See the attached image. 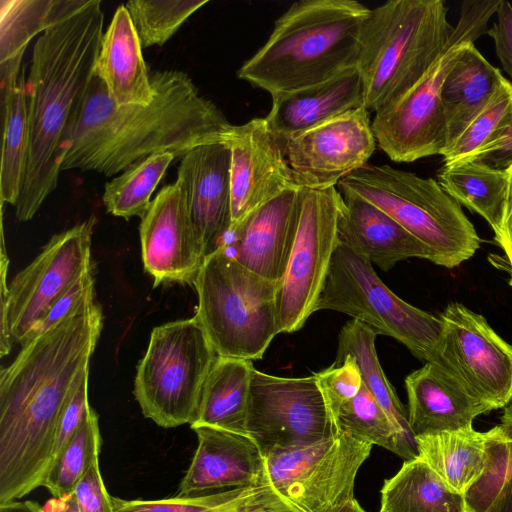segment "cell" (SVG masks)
I'll return each mask as SVG.
<instances>
[{"mask_svg": "<svg viewBox=\"0 0 512 512\" xmlns=\"http://www.w3.org/2000/svg\"><path fill=\"white\" fill-rule=\"evenodd\" d=\"M90 292L49 329L27 338L0 372V504L43 485L62 414L82 378L103 328Z\"/></svg>", "mask_w": 512, "mask_h": 512, "instance_id": "cell-1", "label": "cell"}, {"mask_svg": "<svg viewBox=\"0 0 512 512\" xmlns=\"http://www.w3.org/2000/svg\"><path fill=\"white\" fill-rule=\"evenodd\" d=\"M150 80L149 105L118 106L94 74L61 145V170L113 176L154 154L182 158L197 146L227 141L234 125L185 72L155 70Z\"/></svg>", "mask_w": 512, "mask_h": 512, "instance_id": "cell-2", "label": "cell"}, {"mask_svg": "<svg viewBox=\"0 0 512 512\" xmlns=\"http://www.w3.org/2000/svg\"><path fill=\"white\" fill-rule=\"evenodd\" d=\"M103 25L101 1L84 0L78 9L45 30L34 44L25 80L28 156L14 206L20 221L32 219L57 186L60 148L95 74Z\"/></svg>", "mask_w": 512, "mask_h": 512, "instance_id": "cell-3", "label": "cell"}, {"mask_svg": "<svg viewBox=\"0 0 512 512\" xmlns=\"http://www.w3.org/2000/svg\"><path fill=\"white\" fill-rule=\"evenodd\" d=\"M370 8L355 0H301L237 71L271 96L325 82L356 67Z\"/></svg>", "mask_w": 512, "mask_h": 512, "instance_id": "cell-4", "label": "cell"}, {"mask_svg": "<svg viewBox=\"0 0 512 512\" xmlns=\"http://www.w3.org/2000/svg\"><path fill=\"white\" fill-rule=\"evenodd\" d=\"M443 0H391L364 22L356 68L370 112L408 93L446 47L454 27Z\"/></svg>", "mask_w": 512, "mask_h": 512, "instance_id": "cell-5", "label": "cell"}, {"mask_svg": "<svg viewBox=\"0 0 512 512\" xmlns=\"http://www.w3.org/2000/svg\"><path fill=\"white\" fill-rule=\"evenodd\" d=\"M337 186L339 192L356 194L388 214L430 248L437 265L454 268L480 247L461 205L433 178L366 164Z\"/></svg>", "mask_w": 512, "mask_h": 512, "instance_id": "cell-6", "label": "cell"}, {"mask_svg": "<svg viewBox=\"0 0 512 512\" xmlns=\"http://www.w3.org/2000/svg\"><path fill=\"white\" fill-rule=\"evenodd\" d=\"M193 285L198 296L195 317L216 354L261 359L278 334L280 282L253 273L219 248L205 258Z\"/></svg>", "mask_w": 512, "mask_h": 512, "instance_id": "cell-7", "label": "cell"}, {"mask_svg": "<svg viewBox=\"0 0 512 512\" xmlns=\"http://www.w3.org/2000/svg\"><path fill=\"white\" fill-rule=\"evenodd\" d=\"M500 0H466L459 21L438 59L402 98L377 112L372 130L378 146L394 162L409 163L442 155L445 118L441 89L462 48L487 33V23Z\"/></svg>", "mask_w": 512, "mask_h": 512, "instance_id": "cell-8", "label": "cell"}, {"mask_svg": "<svg viewBox=\"0 0 512 512\" xmlns=\"http://www.w3.org/2000/svg\"><path fill=\"white\" fill-rule=\"evenodd\" d=\"M217 356L195 316L153 328L134 382L143 415L164 428L191 425Z\"/></svg>", "mask_w": 512, "mask_h": 512, "instance_id": "cell-9", "label": "cell"}, {"mask_svg": "<svg viewBox=\"0 0 512 512\" xmlns=\"http://www.w3.org/2000/svg\"><path fill=\"white\" fill-rule=\"evenodd\" d=\"M316 310L347 314L377 335L401 342L425 363L437 360L441 318L399 298L382 282L367 258L341 244L332 257Z\"/></svg>", "mask_w": 512, "mask_h": 512, "instance_id": "cell-10", "label": "cell"}, {"mask_svg": "<svg viewBox=\"0 0 512 512\" xmlns=\"http://www.w3.org/2000/svg\"><path fill=\"white\" fill-rule=\"evenodd\" d=\"M95 220L54 235L39 255L7 284L9 260L1 249V357L22 344L53 304L87 271Z\"/></svg>", "mask_w": 512, "mask_h": 512, "instance_id": "cell-11", "label": "cell"}, {"mask_svg": "<svg viewBox=\"0 0 512 512\" xmlns=\"http://www.w3.org/2000/svg\"><path fill=\"white\" fill-rule=\"evenodd\" d=\"M343 197L336 187L299 188V218L287 270L276 296L278 333L300 330L316 312L339 245Z\"/></svg>", "mask_w": 512, "mask_h": 512, "instance_id": "cell-12", "label": "cell"}, {"mask_svg": "<svg viewBox=\"0 0 512 512\" xmlns=\"http://www.w3.org/2000/svg\"><path fill=\"white\" fill-rule=\"evenodd\" d=\"M371 449L337 430L317 443L266 455L267 480L299 512H331L354 497L356 475Z\"/></svg>", "mask_w": 512, "mask_h": 512, "instance_id": "cell-13", "label": "cell"}, {"mask_svg": "<svg viewBox=\"0 0 512 512\" xmlns=\"http://www.w3.org/2000/svg\"><path fill=\"white\" fill-rule=\"evenodd\" d=\"M247 435L262 455L322 441L335 432L314 375L287 378L253 369Z\"/></svg>", "mask_w": 512, "mask_h": 512, "instance_id": "cell-14", "label": "cell"}, {"mask_svg": "<svg viewBox=\"0 0 512 512\" xmlns=\"http://www.w3.org/2000/svg\"><path fill=\"white\" fill-rule=\"evenodd\" d=\"M440 318L436 362L490 411L506 407L512 401V345L460 303L449 304Z\"/></svg>", "mask_w": 512, "mask_h": 512, "instance_id": "cell-15", "label": "cell"}, {"mask_svg": "<svg viewBox=\"0 0 512 512\" xmlns=\"http://www.w3.org/2000/svg\"><path fill=\"white\" fill-rule=\"evenodd\" d=\"M376 144L370 111L362 106L293 137L284 152L298 187L325 189L365 166Z\"/></svg>", "mask_w": 512, "mask_h": 512, "instance_id": "cell-16", "label": "cell"}, {"mask_svg": "<svg viewBox=\"0 0 512 512\" xmlns=\"http://www.w3.org/2000/svg\"><path fill=\"white\" fill-rule=\"evenodd\" d=\"M226 143L230 148L231 227L263 204L299 188L284 147L265 118L234 125Z\"/></svg>", "mask_w": 512, "mask_h": 512, "instance_id": "cell-17", "label": "cell"}, {"mask_svg": "<svg viewBox=\"0 0 512 512\" xmlns=\"http://www.w3.org/2000/svg\"><path fill=\"white\" fill-rule=\"evenodd\" d=\"M141 256L154 287L166 282L193 284L205 255L180 183L164 186L140 223Z\"/></svg>", "mask_w": 512, "mask_h": 512, "instance_id": "cell-18", "label": "cell"}, {"mask_svg": "<svg viewBox=\"0 0 512 512\" xmlns=\"http://www.w3.org/2000/svg\"><path fill=\"white\" fill-rule=\"evenodd\" d=\"M177 181L205 257L224 244L231 228L230 148L226 142L204 144L181 159Z\"/></svg>", "mask_w": 512, "mask_h": 512, "instance_id": "cell-19", "label": "cell"}, {"mask_svg": "<svg viewBox=\"0 0 512 512\" xmlns=\"http://www.w3.org/2000/svg\"><path fill=\"white\" fill-rule=\"evenodd\" d=\"M299 188L263 204L231 227L221 248L253 273L281 282L297 232Z\"/></svg>", "mask_w": 512, "mask_h": 512, "instance_id": "cell-20", "label": "cell"}, {"mask_svg": "<svg viewBox=\"0 0 512 512\" xmlns=\"http://www.w3.org/2000/svg\"><path fill=\"white\" fill-rule=\"evenodd\" d=\"M198 445L177 496H198L269 483L265 461L247 435L200 426Z\"/></svg>", "mask_w": 512, "mask_h": 512, "instance_id": "cell-21", "label": "cell"}, {"mask_svg": "<svg viewBox=\"0 0 512 512\" xmlns=\"http://www.w3.org/2000/svg\"><path fill=\"white\" fill-rule=\"evenodd\" d=\"M341 195L343 202L337 227L339 244L367 258L383 271L408 258L433 262L430 248L384 211L356 194L342 192Z\"/></svg>", "mask_w": 512, "mask_h": 512, "instance_id": "cell-22", "label": "cell"}, {"mask_svg": "<svg viewBox=\"0 0 512 512\" xmlns=\"http://www.w3.org/2000/svg\"><path fill=\"white\" fill-rule=\"evenodd\" d=\"M408 423L414 437L473 427L490 412L437 362H426L405 379Z\"/></svg>", "mask_w": 512, "mask_h": 512, "instance_id": "cell-23", "label": "cell"}, {"mask_svg": "<svg viewBox=\"0 0 512 512\" xmlns=\"http://www.w3.org/2000/svg\"><path fill=\"white\" fill-rule=\"evenodd\" d=\"M364 106V89L356 67L316 85L272 96L265 117L282 144L342 113Z\"/></svg>", "mask_w": 512, "mask_h": 512, "instance_id": "cell-24", "label": "cell"}, {"mask_svg": "<svg viewBox=\"0 0 512 512\" xmlns=\"http://www.w3.org/2000/svg\"><path fill=\"white\" fill-rule=\"evenodd\" d=\"M142 45L125 5H120L103 34L95 75L118 106H147L154 90Z\"/></svg>", "mask_w": 512, "mask_h": 512, "instance_id": "cell-25", "label": "cell"}, {"mask_svg": "<svg viewBox=\"0 0 512 512\" xmlns=\"http://www.w3.org/2000/svg\"><path fill=\"white\" fill-rule=\"evenodd\" d=\"M506 82L501 71L484 58L474 42L462 48L441 89L446 140L442 156Z\"/></svg>", "mask_w": 512, "mask_h": 512, "instance_id": "cell-26", "label": "cell"}, {"mask_svg": "<svg viewBox=\"0 0 512 512\" xmlns=\"http://www.w3.org/2000/svg\"><path fill=\"white\" fill-rule=\"evenodd\" d=\"M84 0L0 1V90L6 91L21 75L29 42L76 9Z\"/></svg>", "mask_w": 512, "mask_h": 512, "instance_id": "cell-27", "label": "cell"}, {"mask_svg": "<svg viewBox=\"0 0 512 512\" xmlns=\"http://www.w3.org/2000/svg\"><path fill=\"white\" fill-rule=\"evenodd\" d=\"M253 369L250 360L217 356L203 385L191 429L208 426L247 435Z\"/></svg>", "mask_w": 512, "mask_h": 512, "instance_id": "cell-28", "label": "cell"}, {"mask_svg": "<svg viewBox=\"0 0 512 512\" xmlns=\"http://www.w3.org/2000/svg\"><path fill=\"white\" fill-rule=\"evenodd\" d=\"M489 430L473 427L415 437L418 456L453 492L465 496L487 466Z\"/></svg>", "mask_w": 512, "mask_h": 512, "instance_id": "cell-29", "label": "cell"}, {"mask_svg": "<svg viewBox=\"0 0 512 512\" xmlns=\"http://www.w3.org/2000/svg\"><path fill=\"white\" fill-rule=\"evenodd\" d=\"M377 333L364 323L352 319L340 331L334 364L350 355L358 366L363 385L370 391L393 425L409 460L418 456L415 437L394 388L385 376L378 360L375 340Z\"/></svg>", "mask_w": 512, "mask_h": 512, "instance_id": "cell-30", "label": "cell"}, {"mask_svg": "<svg viewBox=\"0 0 512 512\" xmlns=\"http://www.w3.org/2000/svg\"><path fill=\"white\" fill-rule=\"evenodd\" d=\"M384 512H466L465 497L453 492L417 456L404 461L400 470L385 480L381 490Z\"/></svg>", "mask_w": 512, "mask_h": 512, "instance_id": "cell-31", "label": "cell"}, {"mask_svg": "<svg viewBox=\"0 0 512 512\" xmlns=\"http://www.w3.org/2000/svg\"><path fill=\"white\" fill-rule=\"evenodd\" d=\"M507 181V170L493 169L476 160L444 165L437 172L439 185L460 205L484 218L494 234L502 220Z\"/></svg>", "mask_w": 512, "mask_h": 512, "instance_id": "cell-32", "label": "cell"}, {"mask_svg": "<svg viewBox=\"0 0 512 512\" xmlns=\"http://www.w3.org/2000/svg\"><path fill=\"white\" fill-rule=\"evenodd\" d=\"M3 145L0 169V197L15 206L24 181L28 146V115L23 73L1 93Z\"/></svg>", "mask_w": 512, "mask_h": 512, "instance_id": "cell-33", "label": "cell"}, {"mask_svg": "<svg viewBox=\"0 0 512 512\" xmlns=\"http://www.w3.org/2000/svg\"><path fill=\"white\" fill-rule=\"evenodd\" d=\"M175 158L170 152L151 155L107 182L102 196L107 212L125 219L142 218L152 202L151 195Z\"/></svg>", "mask_w": 512, "mask_h": 512, "instance_id": "cell-34", "label": "cell"}, {"mask_svg": "<svg viewBox=\"0 0 512 512\" xmlns=\"http://www.w3.org/2000/svg\"><path fill=\"white\" fill-rule=\"evenodd\" d=\"M97 413L91 409L74 436L53 461L43 482L56 498L72 494L81 478L99 460L101 435Z\"/></svg>", "mask_w": 512, "mask_h": 512, "instance_id": "cell-35", "label": "cell"}, {"mask_svg": "<svg viewBox=\"0 0 512 512\" xmlns=\"http://www.w3.org/2000/svg\"><path fill=\"white\" fill-rule=\"evenodd\" d=\"M489 432L485 472L464 496L468 512H489L512 478V401L504 407L500 424Z\"/></svg>", "mask_w": 512, "mask_h": 512, "instance_id": "cell-36", "label": "cell"}, {"mask_svg": "<svg viewBox=\"0 0 512 512\" xmlns=\"http://www.w3.org/2000/svg\"><path fill=\"white\" fill-rule=\"evenodd\" d=\"M342 430L362 442L381 446L405 461L409 456L379 403L363 385L360 392L339 411L334 432Z\"/></svg>", "mask_w": 512, "mask_h": 512, "instance_id": "cell-37", "label": "cell"}, {"mask_svg": "<svg viewBox=\"0 0 512 512\" xmlns=\"http://www.w3.org/2000/svg\"><path fill=\"white\" fill-rule=\"evenodd\" d=\"M207 0H131L125 4L143 48L162 46Z\"/></svg>", "mask_w": 512, "mask_h": 512, "instance_id": "cell-38", "label": "cell"}, {"mask_svg": "<svg viewBox=\"0 0 512 512\" xmlns=\"http://www.w3.org/2000/svg\"><path fill=\"white\" fill-rule=\"evenodd\" d=\"M511 118L512 82L507 80L454 145L443 154L444 165L472 157L493 141L509 125Z\"/></svg>", "mask_w": 512, "mask_h": 512, "instance_id": "cell-39", "label": "cell"}, {"mask_svg": "<svg viewBox=\"0 0 512 512\" xmlns=\"http://www.w3.org/2000/svg\"><path fill=\"white\" fill-rule=\"evenodd\" d=\"M324 399L333 429L340 409L351 401L363 386L355 360L347 355L339 364L313 374Z\"/></svg>", "mask_w": 512, "mask_h": 512, "instance_id": "cell-40", "label": "cell"}, {"mask_svg": "<svg viewBox=\"0 0 512 512\" xmlns=\"http://www.w3.org/2000/svg\"><path fill=\"white\" fill-rule=\"evenodd\" d=\"M233 489L198 496L161 500H124L112 497L113 512H204L227 500Z\"/></svg>", "mask_w": 512, "mask_h": 512, "instance_id": "cell-41", "label": "cell"}, {"mask_svg": "<svg viewBox=\"0 0 512 512\" xmlns=\"http://www.w3.org/2000/svg\"><path fill=\"white\" fill-rule=\"evenodd\" d=\"M204 512H299L270 483L235 488L223 503Z\"/></svg>", "mask_w": 512, "mask_h": 512, "instance_id": "cell-42", "label": "cell"}, {"mask_svg": "<svg viewBox=\"0 0 512 512\" xmlns=\"http://www.w3.org/2000/svg\"><path fill=\"white\" fill-rule=\"evenodd\" d=\"M88 380L89 373L78 384L62 414L56 432L52 463L74 436L92 409L88 400Z\"/></svg>", "mask_w": 512, "mask_h": 512, "instance_id": "cell-43", "label": "cell"}, {"mask_svg": "<svg viewBox=\"0 0 512 512\" xmlns=\"http://www.w3.org/2000/svg\"><path fill=\"white\" fill-rule=\"evenodd\" d=\"M80 512H113L112 496L102 479L99 460L95 461L72 492Z\"/></svg>", "mask_w": 512, "mask_h": 512, "instance_id": "cell-44", "label": "cell"}, {"mask_svg": "<svg viewBox=\"0 0 512 512\" xmlns=\"http://www.w3.org/2000/svg\"><path fill=\"white\" fill-rule=\"evenodd\" d=\"M93 270L94 267L87 271L64 295H62L53 304L45 316L31 330L25 340L49 329L58 323L73 309H75L90 292L95 291V279Z\"/></svg>", "mask_w": 512, "mask_h": 512, "instance_id": "cell-45", "label": "cell"}, {"mask_svg": "<svg viewBox=\"0 0 512 512\" xmlns=\"http://www.w3.org/2000/svg\"><path fill=\"white\" fill-rule=\"evenodd\" d=\"M495 14L497 20L486 34L493 39L500 64L512 79V5L508 1L500 0Z\"/></svg>", "mask_w": 512, "mask_h": 512, "instance_id": "cell-46", "label": "cell"}, {"mask_svg": "<svg viewBox=\"0 0 512 512\" xmlns=\"http://www.w3.org/2000/svg\"><path fill=\"white\" fill-rule=\"evenodd\" d=\"M467 160H476L497 170H508L512 166V118L493 141Z\"/></svg>", "mask_w": 512, "mask_h": 512, "instance_id": "cell-47", "label": "cell"}, {"mask_svg": "<svg viewBox=\"0 0 512 512\" xmlns=\"http://www.w3.org/2000/svg\"><path fill=\"white\" fill-rule=\"evenodd\" d=\"M507 192L500 228L494 234V240L504 255L505 268L509 273V285L512 286V166L507 170Z\"/></svg>", "mask_w": 512, "mask_h": 512, "instance_id": "cell-48", "label": "cell"}, {"mask_svg": "<svg viewBox=\"0 0 512 512\" xmlns=\"http://www.w3.org/2000/svg\"><path fill=\"white\" fill-rule=\"evenodd\" d=\"M43 512H80L72 494L65 497H53L48 500L42 509Z\"/></svg>", "mask_w": 512, "mask_h": 512, "instance_id": "cell-49", "label": "cell"}, {"mask_svg": "<svg viewBox=\"0 0 512 512\" xmlns=\"http://www.w3.org/2000/svg\"><path fill=\"white\" fill-rule=\"evenodd\" d=\"M43 507L35 501L12 500L0 504V512H43Z\"/></svg>", "mask_w": 512, "mask_h": 512, "instance_id": "cell-50", "label": "cell"}, {"mask_svg": "<svg viewBox=\"0 0 512 512\" xmlns=\"http://www.w3.org/2000/svg\"><path fill=\"white\" fill-rule=\"evenodd\" d=\"M489 512H512V478L506 483Z\"/></svg>", "mask_w": 512, "mask_h": 512, "instance_id": "cell-51", "label": "cell"}, {"mask_svg": "<svg viewBox=\"0 0 512 512\" xmlns=\"http://www.w3.org/2000/svg\"><path fill=\"white\" fill-rule=\"evenodd\" d=\"M331 512H365V510L360 506L358 501L353 497L340 506L336 507Z\"/></svg>", "mask_w": 512, "mask_h": 512, "instance_id": "cell-52", "label": "cell"}, {"mask_svg": "<svg viewBox=\"0 0 512 512\" xmlns=\"http://www.w3.org/2000/svg\"><path fill=\"white\" fill-rule=\"evenodd\" d=\"M379 512H384V511L380 510Z\"/></svg>", "mask_w": 512, "mask_h": 512, "instance_id": "cell-53", "label": "cell"}, {"mask_svg": "<svg viewBox=\"0 0 512 512\" xmlns=\"http://www.w3.org/2000/svg\"><path fill=\"white\" fill-rule=\"evenodd\" d=\"M467 512V511H466Z\"/></svg>", "mask_w": 512, "mask_h": 512, "instance_id": "cell-54", "label": "cell"}]
</instances>
